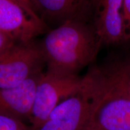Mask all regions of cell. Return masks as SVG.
<instances>
[{"mask_svg":"<svg viewBox=\"0 0 130 130\" xmlns=\"http://www.w3.org/2000/svg\"><path fill=\"white\" fill-rule=\"evenodd\" d=\"M42 74L16 87L0 88V112L21 121L30 119L36 89Z\"/></svg>","mask_w":130,"mask_h":130,"instance_id":"obj_9","label":"cell"},{"mask_svg":"<svg viewBox=\"0 0 130 130\" xmlns=\"http://www.w3.org/2000/svg\"><path fill=\"white\" fill-rule=\"evenodd\" d=\"M40 42H17L0 53V88H12L43 72Z\"/></svg>","mask_w":130,"mask_h":130,"instance_id":"obj_3","label":"cell"},{"mask_svg":"<svg viewBox=\"0 0 130 130\" xmlns=\"http://www.w3.org/2000/svg\"><path fill=\"white\" fill-rule=\"evenodd\" d=\"M122 15L126 32L130 40V0H123Z\"/></svg>","mask_w":130,"mask_h":130,"instance_id":"obj_12","label":"cell"},{"mask_svg":"<svg viewBox=\"0 0 130 130\" xmlns=\"http://www.w3.org/2000/svg\"><path fill=\"white\" fill-rule=\"evenodd\" d=\"M37 13L50 30L69 21L91 22L93 0H34Z\"/></svg>","mask_w":130,"mask_h":130,"instance_id":"obj_8","label":"cell"},{"mask_svg":"<svg viewBox=\"0 0 130 130\" xmlns=\"http://www.w3.org/2000/svg\"><path fill=\"white\" fill-rule=\"evenodd\" d=\"M50 30L10 0H0V31L16 42H28Z\"/></svg>","mask_w":130,"mask_h":130,"instance_id":"obj_7","label":"cell"},{"mask_svg":"<svg viewBox=\"0 0 130 130\" xmlns=\"http://www.w3.org/2000/svg\"><path fill=\"white\" fill-rule=\"evenodd\" d=\"M126 64L110 63L89 70L92 100L83 130H130V96L125 84Z\"/></svg>","mask_w":130,"mask_h":130,"instance_id":"obj_2","label":"cell"},{"mask_svg":"<svg viewBox=\"0 0 130 130\" xmlns=\"http://www.w3.org/2000/svg\"><path fill=\"white\" fill-rule=\"evenodd\" d=\"M0 130H35L24 124L22 121L0 112Z\"/></svg>","mask_w":130,"mask_h":130,"instance_id":"obj_10","label":"cell"},{"mask_svg":"<svg viewBox=\"0 0 130 130\" xmlns=\"http://www.w3.org/2000/svg\"><path fill=\"white\" fill-rule=\"evenodd\" d=\"M125 84L127 93L130 96V73L128 68V63L126 64L125 74Z\"/></svg>","mask_w":130,"mask_h":130,"instance_id":"obj_14","label":"cell"},{"mask_svg":"<svg viewBox=\"0 0 130 130\" xmlns=\"http://www.w3.org/2000/svg\"><path fill=\"white\" fill-rule=\"evenodd\" d=\"M123 0H93L91 22L102 46L129 41L122 15Z\"/></svg>","mask_w":130,"mask_h":130,"instance_id":"obj_6","label":"cell"},{"mask_svg":"<svg viewBox=\"0 0 130 130\" xmlns=\"http://www.w3.org/2000/svg\"><path fill=\"white\" fill-rule=\"evenodd\" d=\"M10 1L16 3L21 7H22L35 19L42 21V19L40 18L38 13H37L34 0H10Z\"/></svg>","mask_w":130,"mask_h":130,"instance_id":"obj_11","label":"cell"},{"mask_svg":"<svg viewBox=\"0 0 130 130\" xmlns=\"http://www.w3.org/2000/svg\"><path fill=\"white\" fill-rule=\"evenodd\" d=\"M83 77L59 75L46 71L42 73L36 89L30 116L32 127L38 129L61 101L78 90Z\"/></svg>","mask_w":130,"mask_h":130,"instance_id":"obj_4","label":"cell"},{"mask_svg":"<svg viewBox=\"0 0 130 130\" xmlns=\"http://www.w3.org/2000/svg\"><path fill=\"white\" fill-rule=\"evenodd\" d=\"M46 72L75 75L95 60L102 44L93 24L69 21L52 28L40 41Z\"/></svg>","mask_w":130,"mask_h":130,"instance_id":"obj_1","label":"cell"},{"mask_svg":"<svg viewBox=\"0 0 130 130\" xmlns=\"http://www.w3.org/2000/svg\"><path fill=\"white\" fill-rule=\"evenodd\" d=\"M91 100L90 80L86 74L78 90L61 101L35 130H83L90 113Z\"/></svg>","mask_w":130,"mask_h":130,"instance_id":"obj_5","label":"cell"},{"mask_svg":"<svg viewBox=\"0 0 130 130\" xmlns=\"http://www.w3.org/2000/svg\"><path fill=\"white\" fill-rule=\"evenodd\" d=\"M128 68H129V73H130V63H128Z\"/></svg>","mask_w":130,"mask_h":130,"instance_id":"obj_15","label":"cell"},{"mask_svg":"<svg viewBox=\"0 0 130 130\" xmlns=\"http://www.w3.org/2000/svg\"><path fill=\"white\" fill-rule=\"evenodd\" d=\"M16 42H17L10 36L0 31V53L9 48Z\"/></svg>","mask_w":130,"mask_h":130,"instance_id":"obj_13","label":"cell"}]
</instances>
